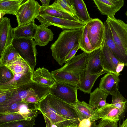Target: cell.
Wrapping results in <instances>:
<instances>
[{"instance_id":"cell-27","label":"cell","mask_w":127,"mask_h":127,"mask_svg":"<svg viewBox=\"0 0 127 127\" xmlns=\"http://www.w3.org/2000/svg\"><path fill=\"white\" fill-rule=\"evenodd\" d=\"M35 22L22 26H18L13 28V38H33L37 25Z\"/></svg>"},{"instance_id":"cell-31","label":"cell","mask_w":127,"mask_h":127,"mask_svg":"<svg viewBox=\"0 0 127 127\" xmlns=\"http://www.w3.org/2000/svg\"><path fill=\"white\" fill-rule=\"evenodd\" d=\"M46 116L58 127H66L73 123L79 124L80 121L72 120L61 115L58 113L43 114Z\"/></svg>"},{"instance_id":"cell-21","label":"cell","mask_w":127,"mask_h":127,"mask_svg":"<svg viewBox=\"0 0 127 127\" xmlns=\"http://www.w3.org/2000/svg\"><path fill=\"white\" fill-rule=\"evenodd\" d=\"M53 36L52 31L47 27L42 24L36 25L33 37L36 45L42 46L46 45L53 40Z\"/></svg>"},{"instance_id":"cell-43","label":"cell","mask_w":127,"mask_h":127,"mask_svg":"<svg viewBox=\"0 0 127 127\" xmlns=\"http://www.w3.org/2000/svg\"><path fill=\"white\" fill-rule=\"evenodd\" d=\"M92 122L90 118L83 119L80 121L78 127H90Z\"/></svg>"},{"instance_id":"cell-45","label":"cell","mask_w":127,"mask_h":127,"mask_svg":"<svg viewBox=\"0 0 127 127\" xmlns=\"http://www.w3.org/2000/svg\"><path fill=\"white\" fill-rule=\"evenodd\" d=\"M42 3V6L44 7H48L50 6V0H40Z\"/></svg>"},{"instance_id":"cell-5","label":"cell","mask_w":127,"mask_h":127,"mask_svg":"<svg viewBox=\"0 0 127 127\" xmlns=\"http://www.w3.org/2000/svg\"><path fill=\"white\" fill-rule=\"evenodd\" d=\"M40 6L35 0H25L16 15L18 26H24L35 22V19L39 15Z\"/></svg>"},{"instance_id":"cell-41","label":"cell","mask_w":127,"mask_h":127,"mask_svg":"<svg viewBox=\"0 0 127 127\" xmlns=\"http://www.w3.org/2000/svg\"><path fill=\"white\" fill-rule=\"evenodd\" d=\"M98 127H118L117 122L107 119H101Z\"/></svg>"},{"instance_id":"cell-9","label":"cell","mask_w":127,"mask_h":127,"mask_svg":"<svg viewBox=\"0 0 127 127\" xmlns=\"http://www.w3.org/2000/svg\"><path fill=\"white\" fill-rule=\"evenodd\" d=\"M47 97L51 106L60 115L70 119L80 121L73 105L68 104L50 93Z\"/></svg>"},{"instance_id":"cell-30","label":"cell","mask_w":127,"mask_h":127,"mask_svg":"<svg viewBox=\"0 0 127 127\" xmlns=\"http://www.w3.org/2000/svg\"><path fill=\"white\" fill-rule=\"evenodd\" d=\"M40 15H48L75 21H79L77 18L62 11L50 5L48 7L40 6Z\"/></svg>"},{"instance_id":"cell-14","label":"cell","mask_w":127,"mask_h":127,"mask_svg":"<svg viewBox=\"0 0 127 127\" xmlns=\"http://www.w3.org/2000/svg\"><path fill=\"white\" fill-rule=\"evenodd\" d=\"M104 24L105 28L104 42L119 61L127 67V56L122 52L115 43L109 26L106 21Z\"/></svg>"},{"instance_id":"cell-47","label":"cell","mask_w":127,"mask_h":127,"mask_svg":"<svg viewBox=\"0 0 127 127\" xmlns=\"http://www.w3.org/2000/svg\"><path fill=\"white\" fill-rule=\"evenodd\" d=\"M90 127H98V125L95 121L92 122Z\"/></svg>"},{"instance_id":"cell-10","label":"cell","mask_w":127,"mask_h":127,"mask_svg":"<svg viewBox=\"0 0 127 127\" xmlns=\"http://www.w3.org/2000/svg\"><path fill=\"white\" fill-rule=\"evenodd\" d=\"M100 56L101 64L103 70L119 76V75L116 72V70L117 67L122 63L119 61L115 57L104 40L101 48Z\"/></svg>"},{"instance_id":"cell-48","label":"cell","mask_w":127,"mask_h":127,"mask_svg":"<svg viewBox=\"0 0 127 127\" xmlns=\"http://www.w3.org/2000/svg\"><path fill=\"white\" fill-rule=\"evenodd\" d=\"M66 127H73L71 125H69Z\"/></svg>"},{"instance_id":"cell-11","label":"cell","mask_w":127,"mask_h":127,"mask_svg":"<svg viewBox=\"0 0 127 127\" xmlns=\"http://www.w3.org/2000/svg\"><path fill=\"white\" fill-rule=\"evenodd\" d=\"M13 39V28L10 19L3 17L0 22V56L7 47L12 44Z\"/></svg>"},{"instance_id":"cell-42","label":"cell","mask_w":127,"mask_h":127,"mask_svg":"<svg viewBox=\"0 0 127 127\" xmlns=\"http://www.w3.org/2000/svg\"><path fill=\"white\" fill-rule=\"evenodd\" d=\"M80 49L79 45H78L71 51L65 57L64 60L65 62L66 63L74 56L77 51Z\"/></svg>"},{"instance_id":"cell-3","label":"cell","mask_w":127,"mask_h":127,"mask_svg":"<svg viewBox=\"0 0 127 127\" xmlns=\"http://www.w3.org/2000/svg\"><path fill=\"white\" fill-rule=\"evenodd\" d=\"M12 44L33 71L36 64L37 54L33 39L13 38Z\"/></svg>"},{"instance_id":"cell-7","label":"cell","mask_w":127,"mask_h":127,"mask_svg":"<svg viewBox=\"0 0 127 127\" xmlns=\"http://www.w3.org/2000/svg\"><path fill=\"white\" fill-rule=\"evenodd\" d=\"M78 86L56 82L50 88V93L63 101L74 105L78 100L77 97Z\"/></svg>"},{"instance_id":"cell-28","label":"cell","mask_w":127,"mask_h":127,"mask_svg":"<svg viewBox=\"0 0 127 127\" xmlns=\"http://www.w3.org/2000/svg\"><path fill=\"white\" fill-rule=\"evenodd\" d=\"M18 112L17 113L21 115L26 119H32L36 118L38 111L35 104L20 101Z\"/></svg>"},{"instance_id":"cell-40","label":"cell","mask_w":127,"mask_h":127,"mask_svg":"<svg viewBox=\"0 0 127 127\" xmlns=\"http://www.w3.org/2000/svg\"><path fill=\"white\" fill-rule=\"evenodd\" d=\"M15 89L0 90V104L5 102L11 95Z\"/></svg>"},{"instance_id":"cell-22","label":"cell","mask_w":127,"mask_h":127,"mask_svg":"<svg viewBox=\"0 0 127 127\" xmlns=\"http://www.w3.org/2000/svg\"><path fill=\"white\" fill-rule=\"evenodd\" d=\"M51 73L56 82L78 86L79 83V76L71 72L60 70L58 69Z\"/></svg>"},{"instance_id":"cell-23","label":"cell","mask_w":127,"mask_h":127,"mask_svg":"<svg viewBox=\"0 0 127 127\" xmlns=\"http://www.w3.org/2000/svg\"><path fill=\"white\" fill-rule=\"evenodd\" d=\"M109 94L99 87L90 94L89 104L95 109H98L108 105L106 100Z\"/></svg>"},{"instance_id":"cell-16","label":"cell","mask_w":127,"mask_h":127,"mask_svg":"<svg viewBox=\"0 0 127 127\" xmlns=\"http://www.w3.org/2000/svg\"><path fill=\"white\" fill-rule=\"evenodd\" d=\"M101 48L88 54L85 69L90 74H98L104 70L101 64Z\"/></svg>"},{"instance_id":"cell-1","label":"cell","mask_w":127,"mask_h":127,"mask_svg":"<svg viewBox=\"0 0 127 127\" xmlns=\"http://www.w3.org/2000/svg\"><path fill=\"white\" fill-rule=\"evenodd\" d=\"M83 28L63 30L55 42L51 45L52 55L61 66L69 53L79 45Z\"/></svg>"},{"instance_id":"cell-50","label":"cell","mask_w":127,"mask_h":127,"mask_svg":"<svg viewBox=\"0 0 127 127\" xmlns=\"http://www.w3.org/2000/svg\"></svg>"},{"instance_id":"cell-34","label":"cell","mask_w":127,"mask_h":127,"mask_svg":"<svg viewBox=\"0 0 127 127\" xmlns=\"http://www.w3.org/2000/svg\"><path fill=\"white\" fill-rule=\"evenodd\" d=\"M36 118L24 119L0 125V127H34Z\"/></svg>"},{"instance_id":"cell-6","label":"cell","mask_w":127,"mask_h":127,"mask_svg":"<svg viewBox=\"0 0 127 127\" xmlns=\"http://www.w3.org/2000/svg\"><path fill=\"white\" fill-rule=\"evenodd\" d=\"M86 25L87 29L88 36L93 51L101 48L104 38V23L98 18L92 19Z\"/></svg>"},{"instance_id":"cell-33","label":"cell","mask_w":127,"mask_h":127,"mask_svg":"<svg viewBox=\"0 0 127 127\" xmlns=\"http://www.w3.org/2000/svg\"><path fill=\"white\" fill-rule=\"evenodd\" d=\"M50 5L62 11L76 17L70 0H55L54 2Z\"/></svg>"},{"instance_id":"cell-24","label":"cell","mask_w":127,"mask_h":127,"mask_svg":"<svg viewBox=\"0 0 127 127\" xmlns=\"http://www.w3.org/2000/svg\"><path fill=\"white\" fill-rule=\"evenodd\" d=\"M24 0H0V21L5 14L16 16Z\"/></svg>"},{"instance_id":"cell-13","label":"cell","mask_w":127,"mask_h":127,"mask_svg":"<svg viewBox=\"0 0 127 127\" xmlns=\"http://www.w3.org/2000/svg\"><path fill=\"white\" fill-rule=\"evenodd\" d=\"M101 14L107 17H115L116 13L124 6V0H94Z\"/></svg>"},{"instance_id":"cell-15","label":"cell","mask_w":127,"mask_h":127,"mask_svg":"<svg viewBox=\"0 0 127 127\" xmlns=\"http://www.w3.org/2000/svg\"><path fill=\"white\" fill-rule=\"evenodd\" d=\"M120 80L118 75L108 72L101 78L99 87L112 96H115L119 91L118 83Z\"/></svg>"},{"instance_id":"cell-4","label":"cell","mask_w":127,"mask_h":127,"mask_svg":"<svg viewBox=\"0 0 127 127\" xmlns=\"http://www.w3.org/2000/svg\"><path fill=\"white\" fill-rule=\"evenodd\" d=\"M106 21L109 26L115 43L127 56V24L115 17H107Z\"/></svg>"},{"instance_id":"cell-36","label":"cell","mask_w":127,"mask_h":127,"mask_svg":"<svg viewBox=\"0 0 127 127\" xmlns=\"http://www.w3.org/2000/svg\"><path fill=\"white\" fill-rule=\"evenodd\" d=\"M112 96V101L110 105L118 108L123 114L127 106V100L119 91L116 95Z\"/></svg>"},{"instance_id":"cell-19","label":"cell","mask_w":127,"mask_h":127,"mask_svg":"<svg viewBox=\"0 0 127 127\" xmlns=\"http://www.w3.org/2000/svg\"><path fill=\"white\" fill-rule=\"evenodd\" d=\"M108 72L104 70L95 75L89 74L85 69L79 75V83L78 89L84 93L90 94L91 89L95 81L101 75Z\"/></svg>"},{"instance_id":"cell-51","label":"cell","mask_w":127,"mask_h":127,"mask_svg":"<svg viewBox=\"0 0 127 127\" xmlns=\"http://www.w3.org/2000/svg\"><path fill=\"white\" fill-rule=\"evenodd\" d=\"M126 22H127V21H126Z\"/></svg>"},{"instance_id":"cell-17","label":"cell","mask_w":127,"mask_h":127,"mask_svg":"<svg viewBox=\"0 0 127 127\" xmlns=\"http://www.w3.org/2000/svg\"><path fill=\"white\" fill-rule=\"evenodd\" d=\"M73 105L80 121L90 118L93 122L98 119L96 109L85 102L78 101Z\"/></svg>"},{"instance_id":"cell-25","label":"cell","mask_w":127,"mask_h":127,"mask_svg":"<svg viewBox=\"0 0 127 127\" xmlns=\"http://www.w3.org/2000/svg\"><path fill=\"white\" fill-rule=\"evenodd\" d=\"M96 110L98 119H107L116 122L120 120L122 113L118 108L110 105H108Z\"/></svg>"},{"instance_id":"cell-20","label":"cell","mask_w":127,"mask_h":127,"mask_svg":"<svg viewBox=\"0 0 127 127\" xmlns=\"http://www.w3.org/2000/svg\"><path fill=\"white\" fill-rule=\"evenodd\" d=\"M32 81L50 88L56 82L51 72L44 67H39L33 71Z\"/></svg>"},{"instance_id":"cell-39","label":"cell","mask_w":127,"mask_h":127,"mask_svg":"<svg viewBox=\"0 0 127 127\" xmlns=\"http://www.w3.org/2000/svg\"><path fill=\"white\" fill-rule=\"evenodd\" d=\"M24 119L21 115L17 113H0V125Z\"/></svg>"},{"instance_id":"cell-44","label":"cell","mask_w":127,"mask_h":127,"mask_svg":"<svg viewBox=\"0 0 127 127\" xmlns=\"http://www.w3.org/2000/svg\"><path fill=\"white\" fill-rule=\"evenodd\" d=\"M43 115L46 124V127H58L53 124L46 116L44 115Z\"/></svg>"},{"instance_id":"cell-49","label":"cell","mask_w":127,"mask_h":127,"mask_svg":"<svg viewBox=\"0 0 127 127\" xmlns=\"http://www.w3.org/2000/svg\"><path fill=\"white\" fill-rule=\"evenodd\" d=\"M125 15L127 17V11L125 13Z\"/></svg>"},{"instance_id":"cell-37","label":"cell","mask_w":127,"mask_h":127,"mask_svg":"<svg viewBox=\"0 0 127 127\" xmlns=\"http://www.w3.org/2000/svg\"><path fill=\"white\" fill-rule=\"evenodd\" d=\"M14 73L5 65L0 64V84L7 83L12 80Z\"/></svg>"},{"instance_id":"cell-12","label":"cell","mask_w":127,"mask_h":127,"mask_svg":"<svg viewBox=\"0 0 127 127\" xmlns=\"http://www.w3.org/2000/svg\"><path fill=\"white\" fill-rule=\"evenodd\" d=\"M88 54L83 52L75 55L67 61L64 66L58 69L69 71L79 76L86 68Z\"/></svg>"},{"instance_id":"cell-18","label":"cell","mask_w":127,"mask_h":127,"mask_svg":"<svg viewBox=\"0 0 127 127\" xmlns=\"http://www.w3.org/2000/svg\"><path fill=\"white\" fill-rule=\"evenodd\" d=\"M33 71L14 74L13 79L7 83L0 84V90L16 89L31 82Z\"/></svg>"},{"instance_id":"cell-38","label":"cell","mask_w":127,"mask_h":127,"mask_svg":"<svg viewBox=\"0 0 127 127\" xmlns=\"http://www.w3.org/2000/svg\"><path fill=\"white\" fill-rule=\"evenodd\" d=\"M47 95L40 102L36 104L38 110L42 114L57 112L50 105Z\"/></svg>"},{"instance_id":"cell-32","label":"cell","mask_w":127,"mask_h":127,"mask_svg":"<svg viewBox=\"0 0 127 127\" xmlns=\"http://www.w3.org/2000/svg\"><path fill=\"white\" fill-rule=\"evenodd\" d=\"M5 66L14 74L33 71L28 64L23 59L18 60Z\"/></svg>"},{"instance_id":"cell-2","label":"cell","mask_w":127,"mask_h":127,"mask_svg":"<svg viewBox=\"0 0 127 127\" xmlns=\"http://www.w3.org/2000/svg\"><path fill=\"white\" fill-rule=\"evenodd\" d=\"M50 88L32 81L21 87L15 89L4 102L0 104V108L8 106L13 103L22 101L28 97L37 96L43 99L50 93Z\"/></svg>"},{"instance_id":"cell-46","label":"cell","mask_w":127,"mask_h":127,"mask_svg":"<svg viewBox=\"0 0 127 127\" xmlns=\"http://www.w3.org/2000/svg\"><path fill=\"white\" fill-rule=\"evenodd\" d=\"M120 127H127V118L123 121Z\"/></svg>"},{"instance_id":"cell-29","label":"cell","mask_w":127,"mask_h":127,"mask_svg":"<svg viewBox=\"0 0 127 127\" xmlns=\"http://www.w3.org/2000/svg\"><path fill=\"white\" fill-rule=\"evenodd\" d=\"M22 59L11 44L6 47L0 56V64L6 65Z\"/></svg>"},{"instance_id":"cell-35","label":"cell","mask_w":127,"mask_h":127,"mask_svg":"<svg viewBox=\"0 0 127 127\" xmlns=\"http://www.w3.org/2000/svg\"><path fill=\"white\" fill-rule=\"evenodd\" d=\"M79 45L80 49L84 52L89 53L93 51L88 36V30L86 25L83 28Z\"/></svg>"},{"instance_id":"cell-26","label":"cell","mask_w":127,"mask_h":127,"mask_svg":"<svg viewBox=\"0 0 127 127\" xmlns=\"http://www.w3.org/2000/svg\"><path fill=\"white\" fill-rule=\"evenodd\" d=\"M76 17L79 20L86 24L92 18L90 17L84 1L82 0H70Z\"/></svg>"},{"instance_id":"cell-8","label":"cell","mask_w":127,"mask_h":127,"mask_svg":"<svg viewBox=\"0 0 127 127\" xmlns=\"http://www.w3.org/2000/svg\"><path fill=\"white\" fill-rule=\"evenodd\" d=\"M36 18L45 26H50L58 27L63 30L83 28L85 24L79 21H75L48 15H40Z\"/></svg>"}]
</instances>
